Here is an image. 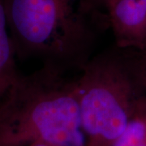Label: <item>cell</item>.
Returning a JSON list of instances; mask_svg holds the SVG:
<instances>
[{
  "label": "cell",
  "instance_id": "cell-1",
  "mask_svg": "<svg viewBox=\"0 0 146 146\" xmlns=\"http://www.w3.org/2000/svg\"><path fill=\"white\" fill-rule=\"evenodd\" d=\"M5 8L15 55L65 74L81 71L109 25L85 0H5Z\"/></svg>",
  "mask_w": 146,
  "mask_h": 146
},
{
  "label": "cell",
  "instance_id": "cell-2",
  "mask_svg": "<svg viewBox=\"0 0 146 146\" xmlns=\"http://www.w3.org/2000/svg\"><path fill=\"white\" fill-rule=\"evenodd\" d=\"M85 146L77 80L43 67L19 75L0 98V146Z\"/></svg>",
  "mask_w": 146,
  "mask_h": 146
},
{
  "label": "cell",
  "instance_id": "cell-3",
  "mask_svg": "<svg viewBox=\"0 0 146 146\" xmlns=\"http://www.w3.org/2000/svg\"><path fill=\"white\" fill-rule=\"evenodd\" d=\"M76 78L85 146H110L146 103L134 52L115 48L94 54Z\"/></svg>",
  "mask_w": 146,
  "mask_h": 146
},
{
  "label": "cell",
  "instance_id": "cell-4",
  "mask_svg": "<svg viewBox=\"0 0 146 146\" xmlns=\"http://www.w3.org/2000/svg\"><path fill=\"white\" fill-rule=\"evenodd\" d=\"M107 12L117 46L146 50V7L139 0H116Z\"/></svg>",
  "mask_w": 146,
  "mask_h": 146
},
{
  "label": "cell",
  "instance_id": "cell-5",
  "mask_svg": "<svg viewBox=\"0 0 146 146\" xmlns=\"http://www.w3.org/2000/svg\"><path fill=\"white\" fill-rule=\"evenodd\" d=\"M11 41L5 0H0V98L19 76Z\"/></svg>",
  "mask_w": 146,
  "mask_h": 146
},
{
  "label": "cell",
  "instance_id": "cell-6",
  "mask_svg": "<svg viewBox=\"0 0 146 146\" xmlns=\"http://www.w3.org/2000/svg\"><path fill=\"white\" fill-rule=\"evenodd\" d=\"M146 143V103L134 115L124 131L110 146H141Z\"/></svg>",
  "mask_w": 146,
  "mask_h": 146
},
{
  "label": "cell",
  "instance_id": "cell-7",
  "mask_svg": "<svg viewBox=\"0 0 146 146\" xmlns=\"http://www.w3.org/2000/svg\"><path fill=\"white\" fill-rule=\"evenodd\" d=\"M136 70L141 82L146 88V50L134 51Z\"/></svg>",
  "mask_w": 146,
  "mask_h": 146
},
{
  "label": "cell",
  "instance_id": "cell-8",
  "mask_svg": "<svg viewBox=\"0 0 146 146\" xmlns=\"http://www.w3.org/2000/svg\"><path fill=\"white\" fill-rule=\"evenodd\" d=\"M85 1L92 9L98 11L100 8H106L108 11L110 7L116 2V0H85Z\"/></svg>",
  "mask_w": 146,
  "mask_h": 146
},
{
  "label": "cell",
  "instance_id": "cell-9",
  "mask_svg": "<svg viewBox=\"0 0 146 146\" xmlns=\"http://www.w3.org/2000/svg\"><path fill=\"white\" fill-rule=\"evenodd\" d=\"M26 146H54L52 145H50V144H47V143H42V142H37V143H33L31 145H29Z\"/></svg>",
  "mask_w": 146,
  "mask_h": 146
},
{
  "label": "cell",
  "instance_id": "cell-10",
  "mask_svg": "<svg viewBox=\"0 0 146 146\" xmlns=\"http://www.w3.org/2000/svg\"><path fill=\"white\" fill-rule=\"evenodd\" d=\"M139 1H140L141 3H142V4L146 7V0H139Z\"/></svg>",
  "mask_w": 146,
  "mask_h": 146
},
{
  "label": "cell",
  "instance_id": "cell-11",
  "mask_svg": "<svg viewBox=\"0 0 146 146\" xmlns=\"http://www.w3.org/2000/svg\"><path fill=\"white\" fill-rule=\"evenodd\" d=\"M141 146H146V143H145L144 145H141Z\"/></svg>",
  "mask_w": 146,
  "mask_h": 146
}]
</instances>
